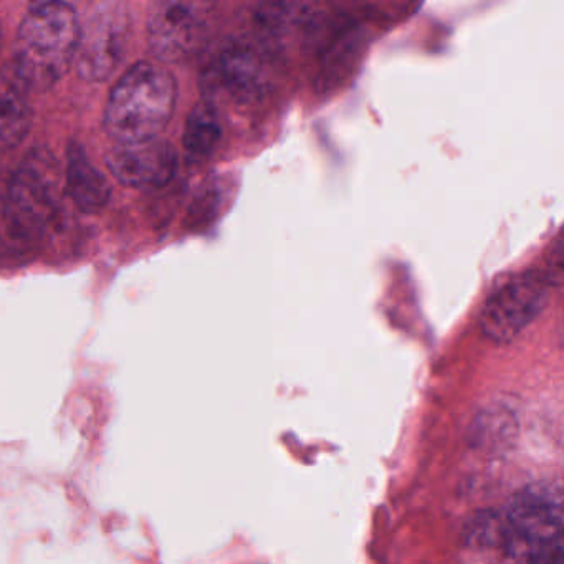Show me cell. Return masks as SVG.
<instances>
[{"mask_svg": "<svg viewBox=\"0 0 564 564\" xmlns=\"http://www.w3.org/2000/svg\"><path fill=\"white\" fill-rule=\"evenodd\" d=\"M505 564H564V507L560 484L528 485L501 514Z\"/></svg>", "mask_w": 564, "mask_h": 564, "instance_id": "obj_3", "label": "cell"}, {"mask_svg": "<svg viewBox=\"0 0 564 564\" xmlns=\"http://www.w3.org/2000/svg\"><path fill=\"white\" fill-rule=\"evenodd\" d=\"M61 167L51 151L34 150L19 166L0 207V240L15 253H31L61 220Z\"/></svg>", "mask_w": 564, "mask_h": 564, "instance_id": "obj_1", "label": "cell"}, {"mask_svg": "<svg viewBox=\"0 0 564 564\" xmlns=\"http://www.w3.org/2000/svg\"><path fill=\"white\" fill-rule=\"evenodd\" d=\"M553 285L543 269H531L511 276L485 302L480 332L495 345L517 339L546 308Z\"/></svg>", "mask_w": 564, "mask_h": 564, "instance_id": "obj_5", "label": "cell"}, {"mask_svg": "<svg viewBox=\"0 0 564 564\" xmlns=\"http://www.w3.org/2000/svg\"><path fill=\"white\" fill-rule=\"evenodd\" d=\"M107 166L118 183L137 189L163 187L171 183L177 171V153L170 141H137L118 143L107 156Z\"/></svg>", "mask_w": 564, "mask_h": 564, "instance_id": "obj_8", "label": "cell"}, {"mask_svg": "<svg viewBox=\"0 0 564 564\" xmlns=\"http://www.w3.org/2000/svg\"><path fill=\"white\" fill-rule=\"evenodd\" d=\"M77 12L64 2H41L29 9L19 28L14 74L28 91H47L64 78L78 47Z\"/></svg>", "mask_w": 564, "mask_h": 564, "instance_id": "obj_2", "label": "cell"}, {"mask_svg": "<svg viewBox=\"0 0 564 564\" xmlns=\"http://www.w3.org/2000/svg\"><path fill=\"white\" fill-rule=\"evenodd\" d=\"M65 191L82 213H100L110 203L111 187L105 174L91 164L85 148L72 143L67 150Z\"/></svg>", "mask_w": 564, "mask_h": 564, "instance_id": "obj_10", "label": "cell"}, {"mask_svg": "<svg viewBox=\"0 0 564 564\" xmlns=\"http://www.w3.org/2000/svg\"><path fill=\"white\" fill-rule=\"evenodd\" d=\"M223 123L214 105L199 104L191 111L184 127L183 147L191 161L207 160L219 147Z\"/></svg>", "mask_w": 564, "mask_h": 564, "instance_id": "obj_12", "label": "cell"}, {"mask_svg": "<svg viewBox=\"0 0 564 564\" xmlns=\"http://www.w3.org/2000/svg\"><path fill=\"white\" fill-rule=\"evenodd\" d=\"M2 39H4V32H2V25H0V48H2Z\"/></svg>", "mask_w": 564, "mask_h": 564, "instance_id": "obj_14", "label": "cell"}, {"mask_svg": "<svg viewBox=\"0 0 564 564\" xmlns=\"http://www.w3.org/2000/svg\"><path fill=\"white\" fill-rule=\"evenodd\" d=\"M176 80L167 68L138 62L115 84L105 107V130L118 143L153 140L176 108Z\"/></svg>", "mask_w": 564, "mask_h": 564, "instance_id": "obj_4", "label": "cell"}, {"mask_svg": "<svg viewBox=\"0 0 564 564\" xmlns=\"http://www.w3.org/2000/svg\"><path fill=\"white\" fill-rule=\"evenodd\" d=\"M131 39V18L127 6L104 2L88 14L78 35L75 61L84 80L105 82L127 57Z\"/></svg>", "mask_w": 564, "mask_h": 564, "instance_id": "obj_6", "label": "cell"}, {"mask_svg": "<svg viewBox=\"0 0 564 564\" xmlns=\"http://www.w3.org/2000/svg\"><path fill=\"white\" fill-rule=\"evenodd\" d=\"M206 29L207 6L164 0L151 9L148 44L158 61H183L203 41Z\"/></svg>", "mask_w": 564, "mask_h": 564, "instance_id": "obj_7", "label": "cell"}, {"mask_svg": "<svg viewBox=\"0 0 564 564\" xmlns=\"http://www.w3.org/2000/svg\"><path fill=\"white\" fill-rule=\"evenodd\" d=\"M32 127L28 88L12 72H0V144L18 147Z\"/></svg>", "mask_w": 564, "mask_h": 564, "instance_id": "obj_11", "label": "cell"}, {"mask_svg": "<svg viewBox=\"0 0 564 564\" xmlns=\"http://www.w3.org/2000/svg\"><path fill=\"white\" fill-rule=\"evenodd\" d=\"M210 84L239 104L259 100L267 91V68L259 52L249 45L234 42L214 58Z\"/></svg>", "mask_w": 564, "mask_h": 564, "instance_id": "obj_9", "label": "cell"}, {"mask_svg": "<svg viewBox=\"0 0 564 564\" xmlns=\"http://www.w3.org/2000/svg\"><path fill=\"white\" fill-rule=\"evenodd\" d=\"M547 280L551 285H557L561 282V275H563V240L557 237L554 249L551 250L550 265L544 269Z\"/></svg>", "mask_w": 564, "mask_h": 564, "instance_id": "obj_13", "label": "cell"}]
</instances>
